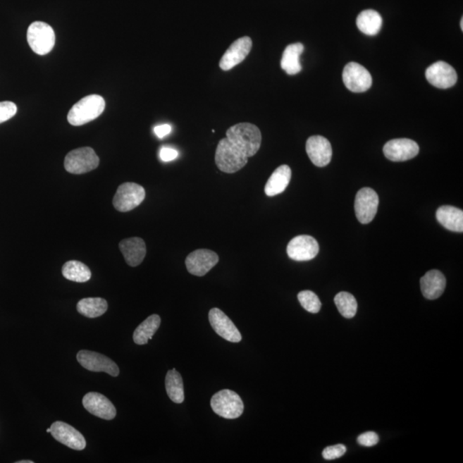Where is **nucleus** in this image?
Segmentation results:
<instances>
[{
	"instance_id": "obj_33",
	"label": "nucleus",
	"mask_w": 463,
	"mask_h": 463,
	"mask_svg": "<svg viewBox=\"0 0 463 463\" xmlns=\"http://www.w3.org/2000/svg\"><path fill=\"white\" fill-rule=\"evenodd\" d=\"M346 451V446L343 445L328 446L323 450V457L326 460H335V459L342 457Z\"/></svg>"
},
{
	"instance_id": "obj_2",
	"label": "nucleus",
	"mask_w": 463,
	"mask_h": 463,
	"mask_svg": "<svg viewBox=\"0 0 463 463\" xmlns=\"http://www.w3.org/2000/svg\"><path fill=\"white\" fill-rule=\"evenodd\" d=\"M106 102L99 94L82 98L70 110L67 120L71 125L80 126L96 120L105 110Z\"/></svg>"
},
{
	"instance_id": "obj_37",
	"label": "nucleus",
	"mask_w": 463,
	"mask_h": 463,
	"mask_svg": "<svg viewBox=\"0 0 463 463\" xmlns=\"http://www.w3.org/2000/svg\"><path fill=\"white\" fill-rule=\"evenodd\" d=\"M17 463H34V462L30 461V460H29V461H19V462H17Z\"/></svg>"
},
{
	"instance_id": "obj_32",
	"label": "nucleus",
	"mask_w": 463,
	"mask_h": 463,
	"mask_svg": "<svg viewBox=\"0 0 463 463\" xmlns=\"http://www.w3.org/2000/svg\"><path fill=\"white\" fill-rule=\"evenodd\" d=\"M18 112V106L14 102L2 101L0 102V124L9 121L14 117Z\"/></svg>"
},
{
	"instance_id": "obj_21",
	"label": "nucleus",
	"mask_w": 463,
	"mask_h": 463,
	"mask_svg": "<svg viewBox=\"0 0 463 463\" xmlns=\"http://www.w3.org/2000/svg\"><path fill=\"white\" fill-rule=\"evenodd\" d=\"M120 249L126 264L132 267H137L141 264L147 252L144 240L137 237L122 240L120 243Z\"/></svg>"
},
{
	"instance_id": "obj_3",
	"label": "nucleus",
	"mask_w": 463,
	"mask_h": 463,
	"mask_svg": "<svg viewBox=\"0 0 463 463\" xmlns=\"http://www.w3.org/2000/svg\"><path fill=\"white\" fill-rule=\"evenodd\" d=\"M215 160L221 172L235 173L247 164L248 157L225 137L217 145Z\"/></svg>"
},
{
	"instance_id": "obj_15",
	"label": "nucleus",
	"mask_w": 463,
	"mask_h": 463,
	"mask_svg": "<svg viewBox=\"0 0 463 463\" xmlns=\"http://www.w3.org/2000/svg\"><path fill=\"white\" fill-rule=\"evenodd\" d=\"M419 152L416 142L407 138L390 140L383 147V154L391 161H406L413 159Z\"/></svg>"
},
{
	"instance_id": "obj_29",
	"label": "nucleus",
	"mask_w": 463,
	"mask_h": 463,
	"mask_svg": "<svg viewBox=\"0 0 463 463\" xmlns=\"http://www.w3.org/2000/svg\"><path fill=\"white\" fill-rule=\"evenodd\" d=\"M62 274L65 278L75 283H86L91 278V271L87 265L71 260L64 264Z\"/></svg>"
},
{
	"instance_id": "obj_4",
	"label": "nucleus",
	"mask_w": 463,
	"mask_h": 463,
	"mask_svg": "<svg viewBox=\"0 0 463 463\" xmlns=\"http://www.w3.org/2000/svg\"><path fill=\"white\" fill-rule=\"evenodd\" d=\"M211 405L219 416L235 419L241 416L244 412V403L240 395L230 390H223L214 395Z\"/></svg>"
},
{
	"instance_id": "obj_17",
	"label": "nucleus",
	"mask_w": 463,
	"mask_h": 463,
	"mask_svg": "<svg viewBox=\"0 0 463 463\" xmlns=\"http://www.w3.org/2000/svg\"><path fill=\"white\" fill-rule=\"evenodd\" d=\"M53 437L61 444L76 450L85 449L86 440L81 433L65 422L56 421L51 426Z\"/></svg>"
},
{
	"instance_id": "obj_35",
	"label": "nucleus",
	"mask_w": 463,
	"mask_h": 463,
	"mask_svg": "<svg viewBox=\"0 0 463 463\" xmlns=\"http://www.w3.org/2000/svg\"><path fill=\"white\" fill-rule=\"evenodd\" d=\"M178 156H179V152H178L176 149L172 148L164 147L162 148L160 152L161 159L165 162L175 160Z\"/></svg>"
},
{
	"instance_id": "obj_8",
	"label": "nucleus",
	"mask_w": 463,
	"mask_h": 463,
	"mask_svg": "<svg viewBox=\"0 0 463 463\" xmlns=\"http://www.w3.org/2000/svg\"><path fill=\"white\" fill-rule=\"evenodd\" d=\"M344 85L354 93L366 92L373 85L369 71L358 63L350 62L345 66L342 73Z\"/></svg>"
},
{
	"instance_id": "obj_27",
	"label": "nucleus",
	"mask_w": 463,
	"mask_h": 463,
	"mask_svg": "<svg viewBox=\"0 0 463 463\" xmlns=\"http://www.w3.org/2000/svg\"><path fill=\"white\" fill-rule=\"evenodd\" d=\"M166 390L168 397L173 402L182 403L185 401L184 383L179 371L170 370L166 376Z\"/></svg>"
},
{
	"instance_id": "obj_1",
	"label": "nucleus",
	"mask_w": 463,
	"mask_h": 463,
	"mask_svg": "<svg viewBox=\"0 0 463 463\" xmlns=\"http://www.w3.org/2000/svg\"><path fill=\"white\" fill-rule=\"evenodd\" d=\"M226 137L245 156L252 157L259 152L262 142V134L251 123H240L227 130Z\"/></svg>"
},
{
	"instance_id": "obj_5",
	"label": "nucleus",
	"mask_w": 463,
	"mask_h": 463,
	"mask_svg": "<svg viewBox=\"0 0 463 463\" xmlns=\"http://www.w3.org/2000/svg\"><path fill=\"white\" fill-rule=\"evenodd\" d=\"M27 39L35 54L46 55L53 50L55 45L54 31L46 23L35 22L27 29Z\"/></svg>"
},
{
	"instance_id": "obj_14",
	"label": "nucleus",
	"mask_w": 463,
	"mask_h": 463,
	"mask_svg": "<svg viewBox=\"0 0 463 463\" xmlns=\"http://www.w3.org/2000/svg\"><path fill=\"white\" fill-rule=\"evenodd\" d=\"M426 78L431 85L443 89L451 88L457 82L456 70L444 61L431 65L426 70Z\"/></svg>"
},
{
	"instance_id": "obj_13",
	"label": "nucleus",
	"mask_w": 463,
	"mask_h": 463,
	"mask_svg": "<svg viewBox=\"0 0 463 463\" xmlns=\"http://www.w3.org/2000/svg\"><path fill=\"white\" fill-rule=\"evenodd\" d=\"M209 323L216 333L231 342H240L242 336L240 332L224 312L218 308H213L209 314Z\"/></svg>"
},
{
	"instance_id": "obj_19",
	"label": "nucleus",
	"mask_w": 463,
	"mask_h": 463,
	"mask_svg": "<svg viewBox=\"0 0 463 463\" xmlns=\"http://www.w3.org/2000/svg\"><path fill=\"white\" fill-rule=\"evenodd\" d=\"M306 149L309 158L316 167H326L330 163L332 157V147L327 138L322 136L309 137Z\"/></svg>"
},
{
	"instance_id": "obj_24",
	"label": "nucleus",
	"mask_w": 463,
	"mask_h": 463,
	"mask_svg": "<svg viewBox=\"0 0 463 463\" xmlns=\"http://www.w3.org/2000/svg\"><path fill=\"white\" fill-rule=\"evenodd\" d=\"M303 51L304 46L302 43H294L285 49L280 66L287 74L296 75L302 71V66L300 64V58Z\"/></svg>"
},
{
	"instance_id": "obj_25",
	"label": "nucleus",
	"mask_w": 463,
	"mask_h": 463,
	"mask_svg": "<svg viewBox=\"0 0 463 463\" xmlns=\"http://www.w3.org/2000/svg\"><path fill=\"white\" fill-rule=\"evenodd\" d=\"M358 29L362 33L374 37L379 33L383 25V19L381 15L374 10L363 11L358 16L357 20Z\"/></svg>"
},
{
	"instance_id": "obj_34",
	"label": "nucleus",
	"mask_w": 463,
	"mask_h": 463,
	"mask_svg": "<svg viewBox=\"0 0 463 463\" xmlns=\"http://www.w3.org/2000/svg\"><path fill=\"white\" fill-rule=\"evenodd\" d=\"M357 441L360 445L373 447L378 444L379 438L378 434L374 431H367V433L359 435Z\"/></svg>"
},
{
	"instance_id": "obj_23",
	"label": "nucleus",
	"mask_w": 463,
	"mask_h": 463,
	"mask_svg": "<svg viewBox=\"0 0 463 463\" xmlns=\"http://www.w3.org/2000/svg\"><path fill=\"white\" fill-rule=\"evenodd\" d=\"M436 217L438 223L448 230L462 233L463 212L462 209L450 205L441 206L437 211Z\"/></svg>"
},
{
	"instance_id": "obj_12",
	"label": "nucleus",
	"mask_w": 463,
	"mask_h": 463,
	"mask_svg": "<svg viewBox=\"0 0 463 463\" xmlns=\"http://www.w3.org/2000/svg\"><path fill=\"white\" fill-rule=\"evenodd\" d=\"M288 257L295 261H310L319 252V245L314 237L300 235L292 239L287 247Z\"/></svg>"
},
{
	"instance_id": "obj_39",
	"label": "nucleus",
	"mask_w": 463,
	"mask_h": 463,
	"mask_svg": "<svg viewBox=\"0 0 463 463\" xmlns=\"http://www.w3.org/2000/svg\"><path fill=\"white\" fill-rule=\"evenodd\" d=\"M47 433H51V428L47 429Z\"/></svg>"
},
{
	"instance_id": "obj_9",
	"label": "nucleus",
	"mask_w": 463,
	"mask_h": 463,
	"mask_svg": "<svg viewBox=\"0 0 463 463\" xmlns=\"http://www.w3.org/2000/svg\"><path fill=\"white\" fill-rule=\"evenodd\" d=\"M379 199L377 192L371 188L359 190L355 197V215L360 223L368 224L377 214Z\"/></svg>"
},
{
	"instance_id": "obj_18",
	"label": "nucleus",
	"mask_w": 463,
	"mask_h": 463,
	"mask_svg": "<svg viewBox=\"0 0 463 463\" xmlns=\"http://www.w3.org/2000/svg\"><path fill=\"white\" fill-rule=\"evenodd\" d=\"M85 409L94 416L111 421L116 416V409L109 398L97 393H89L82 399Z\"/></svg>"
},
{
	"instance_id": "obj_6",
	"label": "nucleus",
	"mask_w": 463,
	"mask_h": 463,
	"mask_svg": "<svg viewBox=\"0 0 463 463\" xmlns=\"http://www.w3.org/2000/svg\"><path fill=\"white\" fill-rule=\"evenodd\" d=\"M99 163L100 159L92 148H79L67 154L65 168L70 173L82 174L96 169Z\"/></svg>"
},
{
	"instance_id": "obj_16",
	"label": "nucleus",
	"mask_w": 463,
	"mask_h": 463,
	"mask_svg": "<svg viewBox=\"0 0 463 463\" xmlns=\"http://www.w3.org/2000/svg\"><path fill=\"white\" fill-rule=\"evenodd\" d=\"M252 42L250 37H245L236 39L225 54L220 61L221 70L228 71L240 64L250 54Z\"/></svg>"
},
{
	"instance_id": "obj_11",
	"label": "nucleus",
	"mask_w": 463,
	"mask_h": 463,
	"mask_svg": "<svg viewBox=\"0 0 463 463\" xmlns=\"http://www.w3.org/2000/svg\"><path fill=\"white\" fill-rule=\"evenodd\" d=\"M219 262V257L215 252L207 249L194 251L185 259L187 271L192 275L204 276Z\"/></svg>"
},
{
	"instance_id": "obj_26",
	"label": "nucleus",
	"mask_w": 463,
	"mask_h": 463,
	"mask_svg": "<svg viewBox=\"0 0 463 463\" xmlns=\"http://www.w3.org/2000/svg\"><path fill=\"white\" fill-rule=\"evenodd\" d=\"M161 326V318L159 315L154 314L145 319L134 331L133 341L137 345H144L149 340L153 338L158 328Z\"/></svg>"
},
{
	"instance_id": "obj_22",
	"label": "nucleus",
	"mask_w": 463,
	"mask_h": 463,
	"mask_svg": "<svg viewBox=\"0 0 463 463\" xmlns=\"http://www.w3.org/2000/svg\"><path fill=\"white\" fill-rule=\"evenodd\" d=\"M292 171L288 165L280 166L271 174L265 185L264 192L268 197H275L287 189L291 180Z\"/></svg>"
},
{
	"instance_id": "obj_10",
	"label": "nucleus",
	"mask_w": 463,
	"mask_h": 463,
	"mask_svg": "<svg viewBox=\"0 0 463 463\" xmlns=\"http://www.w3.org/2000/svg\"><path fill=\"white\" fill-rule=\"evenodd\" d=\"M78 362L85 369L97 373L108 374L113 377L120 374V369L116 362L101 354L89 350H82L77 355Z\"/></svg>"
},
{
	"instance_id": "obj_7",
	"label": "nucleus",
	"mask_w": 463,
	"mask_h": 463,
	"mask_svg": "<svg viewBox=\"0 0 463 463\" xmlns=\"http://www.w3.org/2000/svg\"><path fill=\"white\" fill-rule=\"evenodd\" d=\"M144 199V188L138 184L128 182L118 187L113 204L118 211L128 212L140 206Z\"/></svg>"
},
{
	"instance_id": "obj_36",
	"label": "nucleus",
	"mask_w": 463,
	"mask_h": 463,
	"mask_svg": "<svg viewBox=\"0 0 463 463\" xmlns=\"http://www.w3.org/2000/svg\"><path fill=\"white\" fill-rule=\"evenodd\" d=\"M154 130L158 137L163 138L171 132L172 128L171 125L165 124L156 126V128H154Z\"/></svg>"
},
{
	"instance_id": "obj_30",
	"label": "nucleus",
	"mask_w": 463,
	"mask_h": 463,
	"mask_svg": "<svg viewBox=\"0 0 463 463\" xmlns=\"http://www.w3.org/2000/svg\"><path fill=\"white\" fill-rule=\"evenodd\" d=\"M336 307L344 318L352 319L357 312V300L353 295L347 292H341L336 295L334 300Z\"/></svg>"
},
{
	"instance_id": "obj_31",
	"label": "nucleus",
	"mask_w": 463,
	"mask_h": 463,
	"mask_svg": "<svg viewBox=\"0 0 463 463\" xmlns=\"http://www.w3.org/2000/svg\"><path fill=\"white\" fill-rule=\"evenodd\" d=\"M298 300L304 310L311 314H318L321 309L322 304L320 300L314 292L304 290L299 292Z\"/></svg>"
},
{
	"instance_id": "obj_28",
	"label": "nucleus",
	"mask_w": 463,
	"mask_h": 463,
	"mask_svg": "<svg viewBox=\"0 0 463 463\" xmlns=\"http://www.w3.org/2000/svg\"><path fill=\"white\" fill-rule=\"evenodd\" d=\"M78 311L87 318H98L108 311V302L101 298H85L78 303Z\"/></svg>"
},
{
	"instance_id": "obj_38",
	"label": "nucleus",
	"mask_w": 463,
	"mask_h": 463,
	"mask_svg": "<svg viewBox=\"0 0 463 463\" xmlns=\"http://www.w3.org/2000/svg\"><path fill=\"white\" fill-rule=\"evenodd\" d=\"M461 29L463 30V18L461 19Z\"/></svg>"
},
{
	"instance_id": "obj_20",
	"label": "nucleus",
	"mask_w": 463,
	"mask_h": 463,
	"mask_svg": "<svg viewBox=\"0 0 463 463\" xmlns=\"http://www.w3.org/2000/svg\"><path fill=\"white\" fill-rule=\"evenodd\" d=\"M446 279L443 273L433 270L426 273L421 279V288L423 295L427 300H436L444 294Z\"/></svg>"
}]
</instances>
